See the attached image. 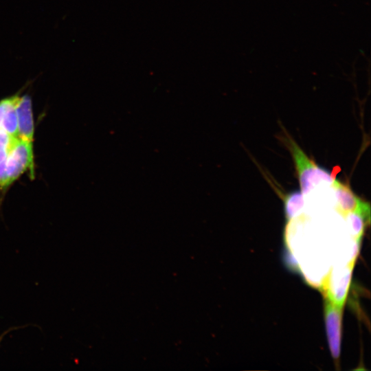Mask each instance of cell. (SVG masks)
<instances>
[{"label": "cell", "mask_w": 371, "mask_h": 371, "mask_svg": "<svg viewBox=\"0 0 371 371\" xmlns=\"http://www.w3.org/2000/svg\"><path fill=\"white\" fill-rule=\"evenodd\" d=\"M16 138L0 128V171L5 170L8 156Z\"/></svg>", "instance_id": "8"}, {"label": "cell", "mask_w": 371, "mask_h": 371, "mask_svg": "<svg viewBox=\"0 0 371 371\" xmlns=\"http://www.w3.org/2000/svg\"><path fill=\"white\" fill-rule=\"evenodd\" d=\"M34 155L32 142L17 137L5 162L7 188L21 174L29 170L34 175Z\"/></svg>", "instance_id": "2"}, {"label": "cell", "mask_w": 371, "mask_h": 371, "mask_svg": "<svg viewBox=\"0 0 371 371\" xmlns=\"http://www.w3.org/2000/svg\"><path fill=\"white\" fill-rule=\"evenodd\" d=\"M282 140L291 154L304 195L334 185L337 180L332 175L312 161L289 135H282Z\"/></svg>", "instance_id": "1"}, {"label": "cell", "mask_w": 371, "mask_h": 371, "mask_svg": "<svg viewBox=\"0 0 371 371\" xmlns=\"http://www.w3.org/2000/svg\"><path fill=\"white\" fill-rule=\"evenodd\" d=\"M346 223L355 242H361L366 224L370 223V213L351 212L346 215Z\"/></svg>", "instance_id": "6"}, {"label": "cell", "mask_w": 371, "mask_h": 371, "mask_svg": "<svg viewBox=\"0 0 371 371\" xmlns=\"http://www.w3.org/2000/svg\"><path fill=\"white\" fill-rule=\"evenodd\" d=\"M14 97L15 95H12L0 101V128H1V124L5 113L10 104L14 100Z\"/></svg>", "instance_id": "9"}, {"label": "cell", "mask_w": 371, "mask_h": 371, "mask_svg": "<svg viewBox=\"0 0 371 371\" xmlns=\"http://www.w3.org/2000/svg\"><path fill=\"white\" fill-rule=\"evenodd\" d=\"M305 207V196L300 191L289 193L284 199V209L288 221L297 217Z\"/></svg>", "instance_id": "7"}, {"label": "cell", "mask_w": 371, "mask_h": 371, "mask_svg": "<svg viewBox=\"0 0 371 371\" xmlns=\"http://www.w3.org/2000/svg\"><path fill=\"white\" fill-rule=\"evenodd\" d=\"M342 308L326 299L324 317L326 334L331 355L335 360L339 359L340 355Z\"/></svg>", "instance_id": "4"}, {"label": "cell", "mask_w": 371, "mask_h": 371, "mask_svg": "<svg viewBox=\"0 0 371 371\" xmlns=\"http://www.w3.org/2000/svg\"><path fill=\"white\" fill-rule=\"evenodd\" d=\"M16 111L18 120V137L32 142L34 127L30 97L28 95L19 97Z\"/></svg>", "instance_id": "5"}, {"label": "cell", "mask_w": 371, "mask_h": 371, "mask_svg": "<svg viewBox=\"0 0 371 371\" xmlns=\"http://www.w3.org/2000/svg\"><path fill=\"white\" fill-rule=\"evenodd\" d=\"M355 262L349 261L344 267L328 275L323 283L322 289L326 299L337 306L343 307L348 293Z\"/></svg>", "instance_id": "3"}, {"label": "cell", "mask_w": 371, "mask_h": 371, "mask_svg": "<svg viewBox=\"0 0 371 371\" xmlns=\"http://www.w3.org/2000/svg\"><path fill=\"white\" fill-rule=\"evenodd\" d=\"M30 326V324L23 325V326H14V327H11V328L7 329L6 330H5L4 332H3V333L0 335V344H1V341H3V337H4L8 333H9L10 331L14 330H17V329H20V328H25V326Z\"/></svg>", "instance_id": "10"}]
</instances>
